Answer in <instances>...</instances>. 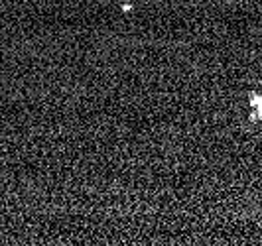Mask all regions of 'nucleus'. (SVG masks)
<instances>
[{"instance_id": "obj_1", "label": "nucleus", "mask_w": 262, "mask_h": 246, "mask_svg": "<svg viewBox=\"0 0 262 246\" xmlns=\"http://www.w3.org/2000/svg\"><path fill=\"white\" fill-rule=\"evenodd\" d=\"M250 118H262V91L250 97Z\"/></svg>"}]
</instances>
